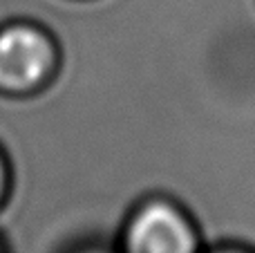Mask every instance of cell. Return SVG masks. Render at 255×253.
<instances>
[{
  "mask_svg": "<svg viewBox=\"0 0 255 253\" xmlns=\"http://www.w3.org/2000/svg\"><path fill=\"white\" fill-rule=\"evenodd\" d=\"M54 45L31 25H9L0 29V90L22 94L36 90L52 72Z\"/></svg>",
  "mask_w": 255,
  "mask_h": 253,
  "instance_id": "obj_1",
  "label": "cell"
},
{
  "mask_svg": "<svg viewBox=\"0 0 255 253\" xmlns=\"http://www.w3.org/2000/svg\"><path fill=\"white\" fill-rule=\"evenodd\" d=\"M126 253H197V236L181 211L152 202L128 224Z\"/></svg>",
  "mask_w": 255,
  "mask_h": 253,
  "instance_id": "obj_2",
  "label": "cell"
},
{
  "mask_svg": "<svg viewBox=\"0 0 255 253\" xmlns=\"http://www.w3.org/2000/svg\"><path fill=\"white\" fill-rule=\"evenodd\" d=\"M2 193H4V164L0 159V197H2Z\"/></svg>",
  "mask_w": 255,
  "mask_h": 253,
  "instance_id": "obj_3",
  "label": "cell"
},
{
  "mask_svg": "<svg viewBox=\"0 0 255 253\" xmlns=\"http://www.w3.org/2000/svg\"><path fill=\"white\" fill-rule=\"evenodd\" d=\"M215 253H249V251H242V249H224V251H215Z\"/></svg>",
  "mask_w": 255,
  "mask_h": 253,
  "instance_id": "obj_4",
  "label": "cell"
},
{
  "mask_svg": "<svg viewBox=\"0 0 255 253\" xmlns=\"http://www.w3.org/2000/svg\"><path fill=\"white\" fill-rule=\"evenodd\" d=\"M94 253H99V251H94Z\"/></svg>",
  "mask_w": 255,
  "mask_h": 253,
  "instance_id": "obj_5",
  "label": "cell"
}]
</instances>
